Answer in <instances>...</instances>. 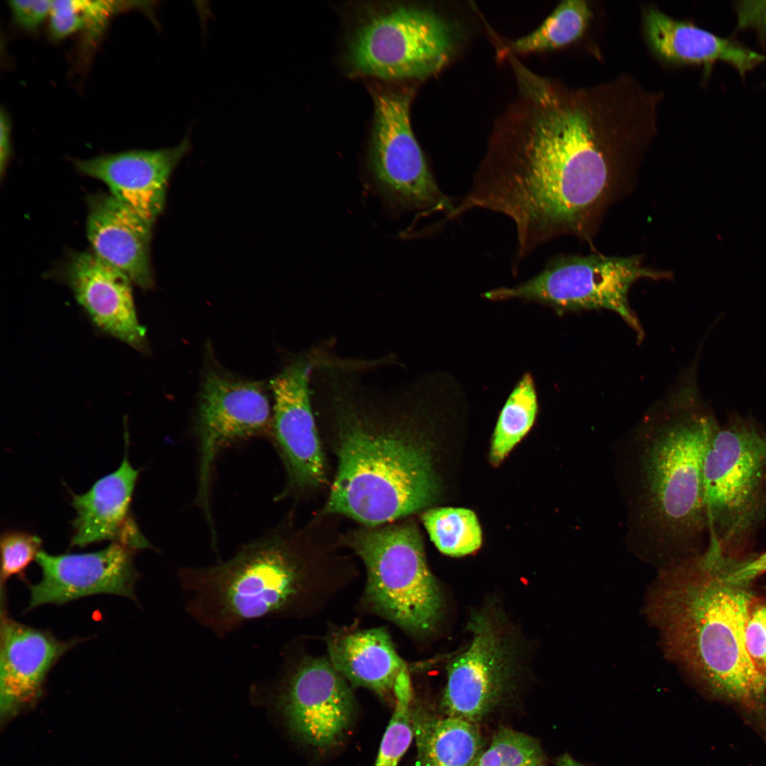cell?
Wrapping results in <instances>:
<instances>
[{"label":"cell","instance_id":"d6a6232c","mask_svg":"<svg viewBox=\"0 0 766 766\" xmlns=\"http://www.w3.org/2000/svg\"><path fill=\"white\" fill-rule=\"evenodd\" d=\"M16 21L23 28L34 30L50 14V0H11L8 1Z\"/></svg>","mask_w":766,"mask_h":766},{"label":"cell","instance_id":"cb8c5ba5","mask_svg":"<svg viewBox=\"0 0 766 766\" xmlns=\"http://www.w3.org/2000/svg\"><path fill=\"white\" fill-rule=\"evenodd\" d=\"M592 17V11L588 1H564L538 28L512 41L511 51L530 53L567 45L582 36Z\"/></svg>","mask_w":766,"mask_h":766},{"label":"cell","instance_id":"9a60e30c","mask_svg":"<svg viewBox=\"0 0 766 766\" xmlns=\"http://www.w3.org/2000/svg\"><path fill=\"white\" fill-rule=\"evenodd\" d=\"M135 549L113 541L99 551L53 555L43 550L36 562L42 571L39 582L28 586V609L44 604H63L99 594L123 596L136 601L138 573Z\"/></svg>","mask_w":766,"mask_h":766},{"label":"cell","instance_id":"484cf974","mask_svg":"<svg viewBox=\"0 0 766 766\" xmlns=\"http://www.w3.org/2000/svg\"><path fill=\"white\" fill-rule=\"evenodd\" d=\"M422 521L431 540L443 553L460 557L477 550L482 531L475 514L463 508H436L426 511Z\"/></svg>","mask_w":766,"mask_h":766},{"label":"cell","instance_id":"8fae6325","mask_svg":"<svg viewBox=\"0 0 766 766\" xmlns=\"http://www.w3.org/2000/svg\"><path fill=\"white\" fill-rule=\"evenodd\" d=\"M273 683L274 699L290 730L320 750L338 745L354 718L350 684L328 657H288Z\"/></svg>","mask_w":766,"mask_h":766},{"label":"cell","instance_id":"52a82bcc","mask_svg":"<svg viewBox=\"0 0 766 766\" xmlns=\"http://www.w3.org/2000/svg\"><path fill=\"white\" fill-rule=\"evenodd\" d=\"M349 545L366 569V606L410 635L431 633L439 620L443 599L416 526L401 523L357 530Z\"/></svg>","mask_w":766,"mask_h":766},{"label":"cell","instance_id":"4fadbf2b","mask_svg":"<svg viewBox=\"0 0 766 766\" xmlns=\"http://www.w3.org/2000/svg\"><path fill=\"white\" fill-rule=\"evenodd\" d=\"M260 382L235 379L217 371L206 374L199 399L196 433L199 444L197 501L211 522L209 489L220 451L230 443L267 431L270 407Z\"/></svg>","mask_w":766,"mask_h":766},{"label":"cell","instance_id":"d6986e66","mask_svg":"<svg viewBox=\"0 0 766 766\" xmlns=\"http://www.w3.org/2000/svg\"><path fill=\"white\" fill-rule=\"evenodd\" d=\"M87 236L98 257L143 289L154 284L150 259L152 226L111 194L87 199Z\"/></svg>","mask_w":766,"mask_h":766},{"label":"cell","instance_id":"ffe728a7","mask_svg":"<svg viewBox=\"0 0 766 766\" xmlns=\"http://www.w3.org/2000/svg\"><path fill=\"white\" fill-rule=\"evenodd\" d=\"M138 471L130 464L127 453L120 467L99 479L86 493L72 495L77 516L72 545L112 540L135 550L149 547L129 516V507Z\"/></svg>","mask_w":766,"mask_h":766},{"label":"cell","instance_id":"f546056e","mask_svg":"<svg viewBox=\"0 0 766 766\" xmlns=\"http://www.w3.org/2000/svg\"><path fill=\"white\" fill-rule=\"evenodd\" d=\"M745 643L753 665L766 677V603L753 602L745 625Z\"/></svg>","mask_w":766,"mask_h":766},{"label":"cell","instance_id":"1f68e13d","mask_svg":"<svg viewBox=\"0 0 766 766\" xmlns=\"http://www.w3.org/2000/svg\"><path fill=\"white\" fill-rule=\"evenodd\" d=\"M736 30L752 29L761 41L766 40V1H740L734 5Z\"/></svg>","mask_w":766,"mask_h":766},{"label":"cell","instance_id":"3957f363","mask_svg":"<svg viewBox=\"0 0 766 766\" xmlns=\"http://www.w3.org/2000/svg\"><path fill=\"white\" fill-rule=\"evenodd\" d=\"M726 564L706 553L670 567L653 591L649 614L671 658L714 692L750 704L766 692V677L745 648L752 595L726 579Z\"/></svg>","mask_w":766,"mask_h":766},{"label":"cell","instance_id":"30bf717a","mask_svg":"<svg viewBox=\"0 0 766 766\" xmlns=\"http://www.w3.org/2000/svg\"><path fill=\"white\" fill-rule=\"evenodd\" d=\"M411 98L409 90L373 94L368 172L376 188L392 204L443 211L448 216L455 204L440 189L414 136L410 121Z\"/></svg>","mask_w":766,"mask_h":766},{"label":"cell","instance_id":"4dcf8cb0","mask_svg":"<svg viewBox=\"0 0 766 766\" xmlns=\"http://www.w3.org/2000/svg\"><path fill=\"white\" fill-rule=\"evenodd\" d=\"M52 35L61 39L83 28L87 17L82 9V1H52L50 12Z\"/></svg>","mask_w":766,"mask_h":766},{"label":"cell","instance_id":"603a6c76","mask_svg":"<svg viewBox=\"0 0 766 766\" xmlns=\"http://www.w3.org/2000/svg\"><path fill=\"white\" fill-rule=\"evenodd\" d=\"M411 711L417 766L475 765L484 749L477 724L435 715L413 700Z\"/></svg>","mask_w":766,"mask_h":766},{"label":"cell","instance_id":"ba28073f","mask_svg":"<svg viewBox=\"0 0 766 766\" xmlns=\"http://www.w3.org/2000/svg\"><path fill=\"white\" fill-rule=\"evenodd\" d=\"M667 277L666 272L645 266L640 256H563L552 260L525 282L491 289L482 296L494 301L535 302L560 313L609 310L617 313L641 340L644 332L629 304V290L639 279Z\"/></svg>","mask_w":766,"mask_h":766},{"label":"cell","instance_id":"2e32d148","mask_svg":"<svg viewBox=\"0 0 766 766\" xmlns=\"http://www.w3.org/2000/svg\"><path fill=\"white\" fill-rule=\"evenodd\" d=\"M0 721L1 728L40 699L51 668L79 639L62 640L50 631L9 617L1 619Z\"/></svg>","mask_w":766,"mask_h":766},{"label":"cell","instance_id":"9c48e42d","mask_svg":"<svg viewBox=\"0 0 766 766\" xmlns=\"http://www.w3.org/2000/svg\"><path fill=\"white\" fill-rule=\"evenodd\" d=\"M457 30L435 11L401 6L362 23L346 54L353 74L385 80L423 78L438 72L453 57Z\"/></svg>","mask_w":766,"mask_h":766},{"label":"cell","instance_id":"836d02e7","mask_svg":"<svg viewBox=\"0 0 766 766\" xmlns=\"http://www.w3.org/2000/svg\"><path fill=\"white\" fill-rule=\"evenodd\" d=\"M726 565V579L736 584H748L766 573V551L743 561L729 560Z\"/></svg>","mask_w":766,"mask_h":766},{"label":"cell","instance_id":"8992f818","mask_svg":"<svg viewBox=\"0 0 766 766\" xmlns=\"http://www.w3.org/2000/svg\"><path fill=\"white\" fill-rule=\"evenodd\" d=\"M708 550L733 558L766 515V432L736 411L714 428L702 470Z\"/></svg>","mask_w":766,"mask_h":766},{"label":"cell","instance_id":"5bb4252c","mask_svg":"<svg viewBox=\"0 0 766 766\" xmlns=\"http://www.w3.org/2000/svg\"><path fill=\"white\" fill-rule=\"evenodd\" d=\"M469 627L472 641L449 666L440 709L445 716L477 724L509 692L513 662L499 631L488 618L475 616Z\"/></svg>","mask_w":766,"mask_h":766},{"label":"cell","instance_id":"83f0119b","mask_svg":"<svg viewBox=\"0 0 766 766\" xmlns=\"http://www.w3.org/2000/svg\"><path fill=\"white\" fill-rule=\"evenodd\" d=\"M543 753L532 736L500 727L474 766H543Z\"/></svg>","mask_w":766,"mask_h":766},{"label":"cell","instance_id":"e0dca14e","mask_svg":"<svg viewBox=\"0 0 766 766\" xmlns=\"http://www.w3.org/2000/svg\"><path fill=\"white\" fill-rule=\"evenodd\" d=\"M190 148L186 135L174 147L101 155L74 165L82 174L104 182L113 197L152 226L164 209L170 175Z\"/></svg>","mask_w":766,"mask_h":766},{"label":"cell","instance_id":"6da1fadb","mask_svg":"<svg viewBox=\"0 0 766 766\" xmlns=\"http://www.w3.org/2000/svg\"><path fill=\"white\" fill-rule=\"evenodd\" d=\"M523 107L491 142L451 213H501L516 231L517 261L557 236L579 233L606 196L621 148L652 136L657 115L625 77L570 88L514 66Z\"/></svg>","mask_w":766,"mask_h":766},{"label":"cell","instance_id":"7c38bea8","mask_svg":"<svg viewBox=\"0 0 766 766\" xmlns=\"http://www.w3.org/2000/svg\"><path fill=\"white\" fill-rule=\"evenodd\" d=\"M324 354L312 348L301 353L270 382L274 397L272 428L287 469L288 491L319 487L326 461L311 397V377Z\"/></svg>","mask_w":766,"mask_h":766},{"label":"cell","instance_id":"4316f807","mask_svg":"<svg viewBox=\"0 0 766 766\" xmlns=\"http://www.w3.org/2000/svg\"><path fill=\"white\" fill-rule=\"evenodd\" d=\"M395 707L383 736L374 766H397L412 741L411 704L413 700L408 667L399 674L394 687Z\"/></svg>","mask_w":766,"mask_h":766},{"label":"cell","instance_id":"e575fe53","mask_svg":"<svg viewBox=\"0 0 766 766\" xmlns=\"http://www.w3.org/2000/svg\"><path fill=\"white\" fill-rule=\"evenodd\" d=\"M10 123L8 115L1 109L0 117V174L3 177L11 153Z\"/></svg>","mask_w":766,"mask_h":766},{"label":"cell","instance_id":"277c9868","mask_svg":"<svg viewBox=\"0 0 766 766\" xmlns=\"http://www.w3.org/2000/svg\"><path fill=\"white\" fill-rule=\"evenodd\" d=\"M302 535L276 528L226 561L182 568L187 612L220 638L252 620L306 613L331 584Z\"/></svg>","mask_w":766,"mask_h":766},{"label":"cell","instance_id":"d590c367","mask_svg":"<svg viewBox=\"0 0 766 766\" xmlns=\"http://www.w3.org/2000/svg\"><path fill=\"white\" fill-rule=\"evenodd\" d=\"M555 766H589V765H587L585 764H583V763L579 762L578 760L574 759L573 757H572L570 754L566 753V754H562V755H561L560 756H559L557 757V759L556 760Z\"/></svg>","mask_w":766,"mask_h":766},{"label":"cell","instance_id":"44dd1931","mask_svg":"<svg viewBox=\"0 0 766 766\" xmlns=\"http://www.w3.org/2000/svg\"><path fill=\"white\" fill-rule=\"evenodd\" d=\"M644 33L653 52L667 62L711 65L717 62L733 67L744 78L766 62V55L736 40L720 37L691 23L679 21L648 7L643 16Z\"/></svg>","mask_w":766,"mask_h":766},{"label":"cell","instance_id":"7a4b0ae2","mask_svg":"<svg viewBox=\"0 0 766 766\" xmlns=\"http://www.w3.org/2000/svg\"><path fill=\"white\" fill-rule=\"evenodd\" d=\"M366 365L328 360L313 370L311 387L316 422L333 438L338 458L326 511L374 527L433 499L422 422L446 385L434 374L382 388L363 378Z\"/></svg>","mask_w":766,"mask_h":766},{"label":"cell","instance_id":"f1b7e54d","mask_svg":"<svg viewBox=\"0 0 766 766\" xmlns=\"http://www.w3.org/2000/svg\"><path fill=\"white\" fill-rule=\"evenodd\" d=\"M1 584L11 577H23L25 570L40 553L42 540L36 535L10 531L1 537Z\"/></svg>","mask_w":766,"mask_h":766},{"label":"cell","instance_id":"8d00e7d4","mask_svg":"<svg viewBox=\"0 0 766 766\" xmlns=\"http://www.w3.org/2000/svg\"><path fill=\"white\" fill-rule=\"evenodd\" d=\"M543 766H545V765H543Z\"/></svg>","mask_w":766,"mask_h":766},{"label":"cell","instance_id":"ac0fdd59","mask_svg":"<svg viewBox=\"0 0 766 766\" xmlns=\"http://www.w3.org/2000/svg\"><path fill=\"white\" fill-rule=\"evenodd\" d=\"M66 274L77 301L99 328L138 350L145 348V330L126 274L93 252L74 254Z\"/></svg>","mask_w":766,"mask_h":766},{"label":"cell","instance_id":"7402d4cb","mask_svg":"<svg viewBox=\"0 0 766 766\" xmlns=\"http://www.w3.org/2000/svg\"><path fill=\"white\" fill-rule=\"evenodd\" d=\"M326 645L330 662L350 686L394 699L396 678L407 665L386 629L336 628L327 635Z\"/></svg>","mask_w":766,"mask_h":766},{"label":"cell","instance_id":"5b68a950","mask_svg":"<svg viewBox=\"0 0 766 766\" xmlns=\"http://www.w3.org/2000/svg\"><path fill=\"white\" fill-rule=\"evenodd\" d=\"M646 423L642 461L645 518L658 539L685 541L706 527L702 470L718 424L689 370Z\"/></svg>","mask_w":766,"mask_h":766},{"label":"cell","instance_id":"d4e9b609","mask_svg":"<svg viewBox=\"0 0 766 766\" xmlns=\"http://www.w3.org/2000/svg\"><path fill=\"white\" fill-rule=\"evenodd\" d=\"M538 401L535 381L524 373L508 396L493 434L491 460L498 464L526 435L535 421Z\"/></svg>","mask_w":766,"mask_h":766}]
</instances>
